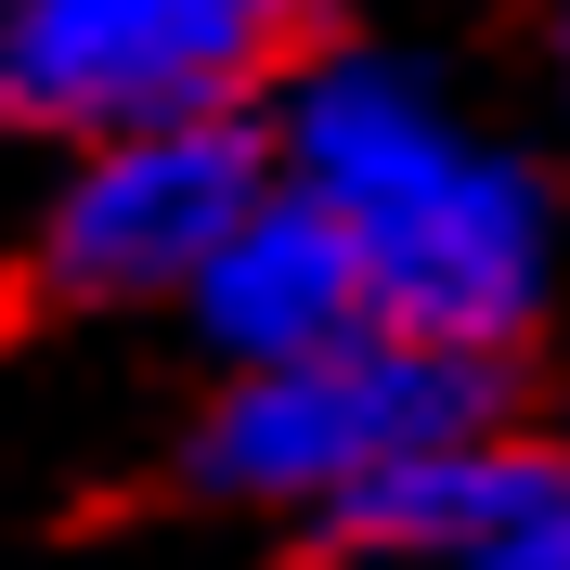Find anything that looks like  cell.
I'll list each match as a JSON object with an SVG mask.
<instances>
[{"label":"cell","instance_id":"cell-5","mask_svg":"<svg viewBox=\"0 0 570 570\" xmlns=\"http://www.w3.org/2000/svg\"><path fill=\"white\" fill-rule=\"evenodd\" d=\"M312 558H402V570H570V441L493 415V428H454L428 454L351 480L337 505L298 519Z\"/></svg>","mask_w":570,"mask_h":570},{"label":"cell","instance_id":"cell-1","mask_svg":"<svg viewBox=\"0 0 570 570\" xmlns=\"http://www.w3.org/2000/svg\"><path fill=\"white\" fill-rule=\"evenodd\" d=\"M273 156L363 234L376 324L532 351L558 298V195L532 156L466 130L454 91L390 39H312L273 78Z\"/></svg>","mask_w":570,"mask_h":570},{"label":"cell","instance_id":"cell-4","mask_svg":"<svg viewBox=\"0 0 570 570\" xmlns=\"http://www.w3.org/2000/svg\"><path fill=\"white\" fill-rule=\"evenodd\" d=\"M324 0H0V142H105L142 117L273 105Z\"/></svg>","mask_w":570,"mask_h":570},{"label":"cell","instance_id":"cell-7","mask_svg":"<svg viewBox=\"0 0 570 570\" xmlns=\"http://www.w3.org/2000/svg\"><path fill=\"white\" fill-rule=\"evenodd\" d=\"M558 91H570V13H558Z\"/></svg>","mask_w":570,"mask_h":570},{"label":"cell","instance_id":"cell-2","mask_svg":"<svg viewBox=\"0 0 570 570\" xmlns=\"http://www.w3.org/2000/svg\"><path fill=\"white\" fill-rule=\"evenodd\" d=\"M519 415V351H466V337H415V324H363L337 351L298 363H234L169 441V493L220 505V519H312L351 480L454 441V428Z\"/></svg>","mask_w":570,"mask_h":570},{"label":"cell","instance_id":"cell-3","mask_svg":"<svg viewBox=\"0 0 570 570\" xmlns=\"http://www.w3.org/2000/svg\"><path fill=\"white\" fill-rule=\"evenodd\" d=\"M273 105H208V117H142V130L66 142V169L39 195V220L0 259V298L39 324L91 312H181V285L208 273V247L273 195Z\"/></svg>","mask_w":570,"mask_h":570},{"label":"cell","instance_id":"cell-6","mask_svg":"<svg viewBox=\"0 0 570 570\" xmlns=\"http://www.w3.org/2000/svg\"><path fill=\"white\" fill-rule=\"evenodd\" d=\"M376 324V273H363V234L324 208L312 181L259 195L234 234L208 247V273L181 285V337L234 376V363H298V351H337Z\"/></svg>","mask_w":570,"mask_h":570}]
</instances>
